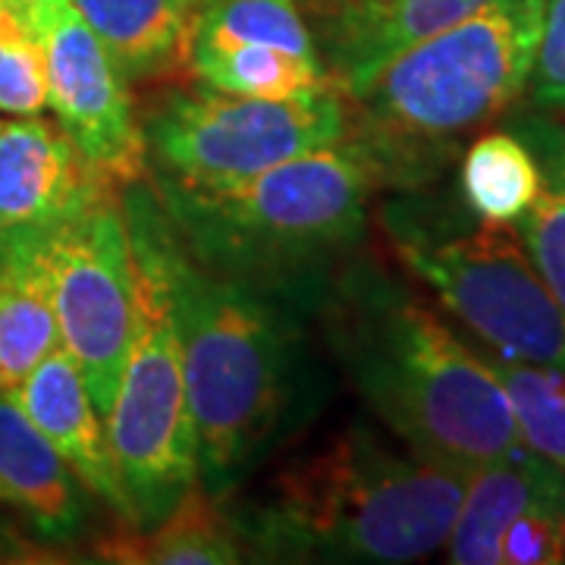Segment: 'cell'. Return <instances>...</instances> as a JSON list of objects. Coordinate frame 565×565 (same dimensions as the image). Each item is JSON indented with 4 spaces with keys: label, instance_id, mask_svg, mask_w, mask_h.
<instances>
[{
    "label": "cell",
    "instance_id": "obj_1",
    "mask_svg": "<svg viewBox=\"0 0 565 565\" xmlns=\"http://www.w3.org/2000/svg\"><path fill=\"white\" fill-rule=\"evenodd\" d=\"M132 258L161 286L199 437V487L230 497L321 408L302 308L192 255L148 173L120 195Z\"/></svg>",
    "mask_w": 565,
    "mask_h": 565
},
{
    "label": "cell",
    "instance_id": "obj_2",
    "mask_svg": "<svg viewBox=\"0 0 565 565\" xmlns=\"http://www.w3.org/2000/svg\"><path fill=\"white\" fill-rule=\"evenodd\" d=\"M318 308L349 381L412 456L471 478L522 444L490 362L403 282L352 264Z\"/></svg>",
    "mask_w": 565,
    "mask_h": 565
},
{
    "label": "cell",
    "instance_id": "obj_3",
    "mask_svg": "<svg viewBox=\"0 0 565 565\" xmlns=\"http://www.w3.org/2000/svg\"><path fill=\"white\" fill-rule=\"evenodd\" d=\"M148 182L192 255L302 311L321 305L337 255L362 239L367 204L390 185L355 132L226 185Z\"/></svg>",
    "mask_w": 565,
    "mask_h": 565
},
{
    "label": "cell",
    "instance_id": "obj_4",
    "mask_svg": "<svg viewBox=\"0 0 565 565\" xmlns=\"http://www.w3.org/2000/svg\"><path fill=\"white\" fill-rule=\"evenodd\" d=\"M468 478L399 456L362 424L282 468L233 512L245 553L286 563H415L446 546Z\"/></svg>",
    "mask_w": 565,
    "mask_h": 565
},
{
    "label": "cell",
    "instance_id": "obj_5",
    "mask_svg": "<svg viewBox=\"0 0 565 565\" xmlns=\"http://www.w3.org/2000/svg\"><path fill=\"white\" fill-rule=\"evenodd\" d=\"M544 0H497L405 47L352 98V132L390 185L430 180L456 139L505 114L527 88Z\"/></svg>",
    "mask_w": 565,
    "mask_h": 565
},
{
    "label": "cell",
    "instance_id": "obj_6",
    "mask_svg": "<svg viewBox=\"0 0 565 565\" xmlns=\"http://www.w3.org/2000/svg\"><path fill=\"white\" fill-rule=\"evenodd\" d=\"M386 223L405 267L497 355L565 371V311L509 223L434 236L408 207H390Z\"/></svg>",
    "mask_w": 565,
    "mask_h": 565
},
{
    "label": "cell",
    "instance_id": "obj_7",
    "mask_svg": "<svg viewBox=\"0 0 565 565\" xmlns=\"http://www.w3.org/2000/svg\"><path fill=\"white\" fill-rule=\"evenodd\" d=\"M104 422L129 525H158L199 487V437L167 299L139 264L136 327Z\"/></svg>",
    "mask_w": 565,
    "mask_h": 565
},
{
    "label": "cell",
    "instance_id": "obj_8",
    "mask_svg": "<svg viewBox=\"0 0 565 565\" xmlns=\"http://www.w3.org/2000/svg\"><path fill=\"white\" fill-rule=\"evenodd\" d=\"M352 132L340 88L264 102L214 88L170 92L141 122L148 173L185 185H226L333 145Z\"/></svg>",
    "mask_w": 565,
    "mask_h": 565
},
{
    "label": "cell",
    "instance_id": "obj_9",
    "mask_svg": "<svg viewBox=\"0 0 565 565\" xmlns=\"http://www.w3.org/2000/svg\"><path fill=\"white\" fill-rule=\"evenodd\" d=\"M22 239L47 282L61 345L104 418L136 327V262L120 199L107 192L70 221L22 230Z\"/></svg>",
    "mask_w": 565,
    "mask_h": 565
},
{
    "label": "cell",
    "instance_id": "obj_10",
    "mask_svg": "<svg viewBox=\"0 0 565 565\" xmlns=\"http://www.w3.org/2000/svg\"><path fill=\"white\" fill-rule=\"evenodd\" d=\"M47 66V104L82 158L117 185L148 173L129 82L82 20L73 0H39Z\"/></svg>",
    "mask_w": 565,
    "mask_h": 565
},
{
    "label": "cell",
    "instance_id": "obj_11",
    "mask_svg": "<svg viewBox=\"0 0 565 565\" xmlns=\"http://www.w3.org/2000/svg\"><path fill=\"white\" fill-rule=\"evenodd\" d=\"M117 189L61 126L39 114L0 122V236L70 221Z\"/></svg>",
    "mask_w": 565,
    "mask_h": 565
},
{
    "label": "cell",
    "instance_id": "obj_12",
    "mask_svg": "<svg viewBox=\"0 0 565 565\" xmlns=\"http://www.w3.org/2000/svg\"><path fill=\"white\" fill-rule=\"evenodd\" d=\"M497 0H359L318 17V51L333 85L359 98L405 47L475 17Z\"/></svg>",
    "mask_w": 565,
    "mask_h": 565
},
{
    "label": "cell",
    "instance_id": "obj_13",
    "mask_svg": "<svg viewBox=\"0 0 565 565\" xmlns=\"http://www.w3.org/2000/svg\"><path fill=\"white\" fill-rule=\"evenodd\" d=\"M0 500L20 512L41 544H73L92 519L88 487L10 393H0Z\"/></svg>",
    "mask_w": 565,
    "mask_h": 565
},
{
    "label": "cell",
    "instance_id": "obj_14",
    "mask_svg": "<svg viewBox=\"0 0 565 565\" xmlns=\"http://www.w3.org/2000/svg\"><path fill=\"white\" fill-rule=\"evenodd\" d=\"M10 396L47 437V444L61 452L63 462L88 487V493H95L129 525V503L110 459L107 430L82 381V371L66 355V349L57 345L17 390H10Z\"/></svg>",
    "mask_w": 565,
    "mask_h": 565
},
{
    "label": "cell",
    "instance_id": "obj_15",
    "mask_svg": "<svg viewBox=\"0 0 565 565\" xmlns=\"http://www.w3.org/2000/svg\"><path fill=\"white\" fill-rule=\"evenodd\" d=\"M563 481V465L537 456L525 444H515L505 456L478 468L468 478L462 509L446 541L449 563L500 565V537L505 527Z\"/></svg>",
    "mask_w": 565,
    "mask_h": 565
},
{
    "label": "cell",
    "instance_id": "obj_16",
    "mask_svg": "<svg viewBox=\"0 0 565 565\" xmlns=\"http://www.w3.org/2000/svg\"><path fill=\"white\" fill-rule=\"evenodd\" d=\"M126 82H158L189 66V0H73Z\"/></svg>",
    "mask_w": 565,
    "mask_h": 565
},
{
    "label": "cell",
    "instance_id": "obj_17",
    "mask_svg": "<svg viewBox=\"0 0 565 565\" xmlns=\"http://www.w3.org/2000/svg\"><path fill=\"white\" fill-rule=\"evenodd\" d=\"M104 563L230 565L243 563L245 546L230 505L195 487L158 525H122L95 546Z\"/></svg>",
    "mask_w": 565,
    "mask_h": 565
},
{
    "label": "cell",
    "instance_id": "obj_18",
    "mask_svg": "<svg viewBox=\"0 0 565 565\" xmlns=\"http://www.w3.org/2000/svg\"><path fill=\"white\" fill-rule=\"evenodd\" d=\"M61 345L47 282L22 233L0 236V393H10Z\"/></svg>",
    "mask_w": 565,
    "mask_h": 565
},
{
    "label": "cell",
    "instance_id": "obj_19",
    "mask_svg": "<svg viewBox=\"0 0 565 565\" xmlns=\"http://www.w3.org/2000/svg\"><path fill=\"white\" fill-rule=\"evenodd\" d=\"M189 70L202 85L239 98L289 102L337 88L321 57H305L267 44H233L217 51H192Z\"/></svg>",
    "mask_w": 565,
    "mask_h": 565
},
{
    "label": "cell",
    "instance_id": "obj_20",
    "mask_svg": "<svg viewBox=\"0 0 565 565\" xmlns=\"http://www.w3.org/2000/svg\"><path fill=\"white\" fill-rule=\"evenodd\" d=\"M465 204L487 223H515L537 202L544 170L531 145L512 132H487L462 158Z\"/></svg>",
    "mask_w": 565,
    "mask_h": 565
},
{
    "label": "cell",
    "instance_id": "obj_21",
    "mask_svg": "<svg viewBox=\"0 0 565 565\" xmlns=\"http://www.w3.org/2000/svg\"><path fill=\"white\" fill-rule=\"evenodd\" d=\"M233 44H267L305 57H321L302 0H211L195 13L192 51H217Z\"/></svg>",
    "mask_w": 565,
    "mask_h": 565
},
{
    "label": "cell",
    "instance_id": "obj_22",
    "mask_svg": "<svg viewBox=\"0 0 565 565\" xmlns=\"http://www.w3.org/2000/svg\"><path fill=\"white\" fill-rule=\"evenodd\" d=\"M505 390L519 424V440L565 468V371L546 364L484 355Z\"/></svg>",
    "mask_w": 565,
    "mask_h": 565
},
{
    "label": "cell",
    "instance_id": "obj_23",
    "mask_svg": "<svg viewBox=\"0 0 565 565\" xmlns=\"http://www.w3.org/2000/svg\"><path fill=\"white\" fill-rule=\"evenodd\" d=\"M47 107V66L39 0H0V110L13 117Z\"/></svg>",
    "mask_w": 565,
    "mask_h": 565
},
{
    "label": "cell",
    "instance_id": "obj_24",
    "mask_svg": "<svg viewBox=\"0 0 565 565\" xmlns=\"http://www.w3.org/2000/svg\"><path fill=\"white\" fill-rule=\"evenodd\" d=\"M544 185L537 202L519 221V236L550 296L565 311V158L546 145Z\"/></svg>",
    "mask_w": 565,
    "mask_h": 565
},
{
    "label": "cell",
    "instance_id": "obj_25",
    "mask_svg": "<svg viewBox=\"0 0 565 565\" xmlns=\"http://www.w3.org/2000/svg\"><path fill=\"white\" fill-rule=\"evenodd\" d=\"M531 102L544 110H565V0H544V20L531 63Z\"/></svg>",
    "mask_w": 565,
    "mask_h": 565
},
{
    "label": "cell",
    "instance_id": "obj_26",
    "mask_svg": "<svg viewBox=\"0 0 565 565\" xmlns=\"http://www.w3.org/2000/svg\"><path fill=\"white\" fill-rule=\"evenodd\" d=\"M47 556H39V546L22 541L17 531L0 527V563H41Z\"/></svg>",
    "mask_w": 565,
    "mask_h": 565
},
{
    "label": "cell",
    "instance_id": "obj_27",
    "mask_svg": "<svg viewBox=\"0 0 565 565\" xmlns=\"http://www.w3.org/2000/svg\"><path fill=\"white\" fill-rule=\"evenodd\" d=\"M302 3H311V10L323 17V13H333L340 7H349V3H359V0H302Z\"/></svg>",
    "mask_w": 565,
    "mask_h": 565
},
{
    "label": "cell",
    "instance_id": "obj_28",
    "mask_svg": "<svg viewBox=\"0 0 565 565\" xmlns=\"http://www.w3.org/2000/svg\"><path fill=\"white\" fill-rule=\"evenodd\" d=\"M189 3H192V7H195V10H202V7H207V3H211V0H189Z\"/></svg>",
    "mask_w": 565,
    "mask_h": 565
}]
</instances>
